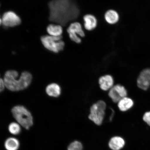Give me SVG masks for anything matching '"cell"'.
<instances>
[{
  "label": "cell",
  "mask_w": 150,
  "mask_h": 150,
  "mask_svg": "<svg viewBox=\"0 0 150 150\" xmlns=\"http://www.w3.org/2000/svg\"><path fill=\"white\" fill-rule=\"evenodd\" d=\"M62 39V36L54 37L47 35L41 37L40 40L47 50L54 53H59L63 50L65 46V43Z\"/></svg>",
  "instance_id": "277c9868"
},
{
  "label": "cell",
  "mask_w": 150,
  "mask_h": 150,
  "mask_svg": "<svg viewBox=\"0 0 150 150\" xmlns=\"http://www.w3.org/2000/svg\"><path fill=\"white\" fill-rule=\"evenodd\" d=\"M104 17L107 22L110 24L117 23L119 19V15L117 12L112 9L107 11Z\"/></svg>",
  "instance_id": "2e32d148"
},
{
  "label": "cell",
  "mask_w": 150,
  "mask_h": 150,
  "mask_svg": "<svg viewBox=\"0 0 150 150\" xmlns=\"http://www.w3.org/2000/svg\"><path fill=\"white\" fill-rule=\"evenodd\" d=\"M20 146L19 140L13 137L7 139L4 143L5 147L6 150H18Z\"/></svg>",
  "instance_id": "e0dca14e"
},
{
  "label": "cell",
  "mask_w": 150,
  "mask_h": 150,
  "mask_svg": "<svg viewBox=\"0 0 150 150\" xmlns=\"http://www.w3.org/2000/svg\"><path fill=\"white\" fill-rule=\"evenodd\" d=\"M5 88V86L3 79L0 77V93L4 91Z\"/></svg>",
  "instance_id": "44dd1931"
},
{
  "label": "cell",
  "mask_w": 150,
  "mask_h": 150,
  "mask_svg": "<svg viewBox=\"0 0 150 150\" xmlns=\"http://www.w3.org/2000/svg\"><path fill=\"white\" fill-rule=\"evenodd\" d=\"M2 24V19L1 17V16H0V26Z\"/></svg>",
  "instance_id": "7402d4cb"
},
{
  "label": "cell",
  "mask_w": 150,
  "mask_h": 150,
  "mask_svg": "<svg viewBox=\"0 0 150 150\" xmlns=\"http://www.w3.org/2000/svg\"><path fill=\"white\" fill-rule=\"evenodd\" d=\"M21 126L17 122H12L8 125L9 132L13 135H17L21 132Z\"/></svg>",
  "instance_id": "ac0fdd59"
},
{
  "label": "cell",
  "mask_w": 150,
  "mask_h": 150,
  "mask_svg": "<svg viewBox=\"0 0 150 150\" xmlns=\"http://www.w3.org/2000/svg\"><path fill=\"white\" fill-rule=\"evenodd\" d=\"M144 121L150 126V111L145 112L143 116Z\"/></svg>",
  "instance_id": "ffe728a7"
},
{
  "label": "cell",
  "mask_w": 150,
  "mask_h": 150,
  "mask_svg": "<svg viewBox=\"0 0 150 150\" xmlns=\"http://www.w3.org/2000/svg\"><path fill=\"white\" fill-rule=\"evenodd\" d=\"M67 31L71 40L77 44H80L81 42V39L79 36L81 37L85 36V33L79 22H75L71 23Z\"/></svg>",
  "instance_id": "8992f818"
},
{
  "label": "cell",
  "mask_w": 150,
  "mask_h": 150,
  "mask_svg": "<svg viewBox=\"0 0 150 150\" xmlns=\"http://www.w3.org/2000/svg\"><path fill=\"white\" fill-rule=\"evenodd\" d=\"M0 77H1V75H0Z\"/></svg>",
  "instance_id": "603a6c76"
},
{
  "label": "cell",
  "mask_w": 150,
  "mask_h": 150,
  "mask_svg": "<svg viewBox=\"0 0 150 150\" xmlns=\"http://www.w3.org/2000/svg\"><path fill=\"white\" fill-rule=\"evenodd\" d=\"M46 92L49 96L52 97H58L61 95V89L59 84L56 83H50L47 86Z\"/></svg>",
  "instance_id": "7c38bea8"
},
{
  "label": "cell",
  "mask_w": 150,
  "mask_h": 150,
  "mask_svg": "<svg viewBox=\"0 0 150 150\" xmlns=\"http://www.w3.org/2000/svg\"><path fill=\"white\" fill-rule=\"evenodd\" d=\"M2 24L7 27H13L20 25L21 19L19 16L13 11L6 12L1 17Z\"/></svg>",
  "instance_id": "52a82bcc"
},
{
  "label": "cell",
  "mask_w": 150,
  "mask_h": 150,
  "mask_svg": "<svg viewBox=\"0 0 150 150\" xmlns=\"http://www.w3.org/2000/svg\"><path fill=\"white\" fill-rule=\"evenodd\" d=\"M137 84L140 89L146 91L150 87V69L142 70L139 76Z\"/></svg>",
  "instance_id": "9c48e42d"
},
{
  "label": "cell",
  "mask_w": 150,
  "mask_h": 150,
  "mask_svg": "<svg viewBox=\"0 0 150 150\" xmlns=\"http://www.w3.org/2000/svg\"><path fill=\"white\" fill-rule=\"evenodd\" d=\"M84 27L88 31H92L96 27L97 21L92 15L87 14L83 17Z\"/></svg>",
  "instance_id": "8fae6325"
},
{
  "label": "cell",
  "mask_w": 150,
  "mask_h": 150,
  "mask_svg": "<svg viewBox=\"0 0 150 150\" xmlns=\"http://www.w3.org/2000/svg\"><path fill=\"white\" fill-rule=\"evenodd\" d=\"M124 140L121 137L115 136L113 137L109 142V147L112 150H120L125 145Z\"/></svg>",
  "instance_id": "4fadbf2b"
},
{
  "label": "cell",
  "mask_w": 150,
  "mask_h": 150,
  "mask_svg": "<svg viewBox=\"0 0 150 150\" xmlns=\"http://www.w3.org/2000/svg\"></svg>",
  "instance_id": "cb8c5ba5"
},
{
  "label": "cell",
  "mask_w": 150,
  "mask_h": 150,
  "mask_svg": "<svg viewBox=\"0 0 150 150\" xmlns=\"http://www.w3.org/2000/svg\"><path fill=\"white\" fill-rule=\"evenodd\" d=\"M5 88L11 91L16 92L27 89L31 84L32 75L28 71H24L19 77L17 71L9 70L6 71L3 78Z\"/></svg>",
  "instance_id": "7a4b0ae2"
},
{
  "label": "cell",
  "mask_w": 150,
  "mask_h": 150,
  "mask_svg": "<svg viewBox=\"0 0 150 150\" xmlns=\"http://www.w3.org/2000/svg\"><path fill=\"white\" fill-rule=\"evenodd\" d=\"M106 108V103L104 101L99 100L95 103L90 108L89 119L97 125H102L105 115Z\"/></svg>",
  "instance_id": "5b68a950"
},
{
  "label": "cell",
  "mask_w": 150,
  "mask_h": 150,
  "mask_svg": "<svg viewBox=\"0 0 150 150\" xmlns=\"http://www.w3.org/2000/svg\"><path fill=\"white\" fill-rule=\"evenodd\" d=\"M82 144L78 141H75L71 143L67 148L68 150H82Z\"/></svg>",
  "instance_id": "d6986e66"
},
{
  "label": "cell",
  "mask_w": 150,
  "mask_h": 150,
  "mask_svg": "<svg viewBox=\"0 0 150 150\" xmlns=\"http://www.w3.org/2000/svg\"><path fill=\"white\" fill-rule=\"evenodd\" d=\"M98 82L101 89L105 91H109L114 86L113 78L110 75H105L100 77Z\"/></svg>",
  "instance_id": "30bf717a"
},
{
  "label": "cell",
  "mask_w": 150,
  "mask_h": 150,
  "mask_svg": "<svg viewBox=\"0 0 150 150\" xmlns=\"http://www.w3.org/2000/svg\"><path fill=\"white\" fill-rule=\"evenodd\" d=\"M127 90L120 84L114 86L109 91V96L115 103H117L122 98L127 97Z\"/></svg>",
  "instance_id": "ba28073f"
},
{
  "label": "cell",
  "mask_w": 150,
  "mask_h": 150,
  "mask_svg": "<svg viewBox=\"0 0 150 150\" xmlns=\"http://www.w3.org/2000/svg\"><path fill=\"white\" fill-rule=\"evenodd\" d=\"M117 103L118 108L122 112L127 111L132 108L134 105L132 99L127 97L122 98Z\"/></svg>",
  "instance_id": "9a60e30c"
},
{
  "label": "cell",
  "mask_w": 150,
  "mask_h": 150,
  "mask_svg": "<svg viewBox=\"0 0 150 150\" xmlns=\"http://www.w3.org/2000/svg\"><path fill=\"white\" fill-rule=\"evenodd\" d=\"M47 31L50 36L59 37L62 36L63 29L62 26L59 24H51L47 27Z\"/></svg>",
  "instance_id": "5bb4252c"
},
{
  "label": "cell",
  "mask_w": 150,
  "mask_h": 150,
  "mask_svg": "<svg viewBox=\"0 0 150 150\" xmlns=\"http://www.w3.org/2000/svg\"><path fill=\"white\" fill-rule=\"evenodd\" d=\"M12 113L13 117L17 122L21 126L27 130H29L33 124V119L29 110L22 105L14 106L12 108Z\"/></svg>",
  "instance_id": "3957f363"
},
{
  "label": "cell",
  "mask_w": 150,
  "mask_h": 150,
  "mask_svg": "<svg viewBox=\"0 0 150 150\" xmlns=\"http://www.w3.org/2000/svg\"><path fill=\"white\" fill-rule=\"evenodd\" d=\"M49 19L62 26L78 17L80 11L72 0H51L48 3Z\"/></svg>",
  "instance_id": "6da1fadb"
}]
</instances>
